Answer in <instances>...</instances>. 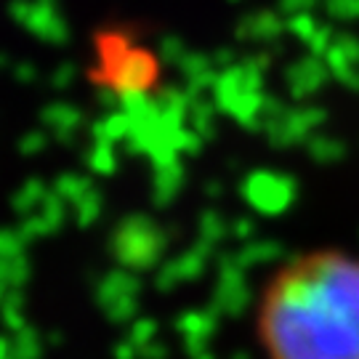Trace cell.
Segmentation results:
<instances>
[{"instance_id": "cell-1", "label": "cell", "mask_w": 359, "mask_h": 359, "mask_svg": "<svg viewBox=\"0 0 359 359\" xmlns=\"http://www.w3.org/2000/svg\"><path fill=\"white\" fill-rule=\"evenodd\" d=\"M256 335L266 359H359V258L311 250L274 271Z\"/></svg>"}, {"instance_id": "cell-2", "label": "cell", "mask_w": 359, "mask_h": 359, "mask_svg": "<svg viewBox=\"0 0 359 359\" xmlns=\"http://www.w3.org/2000/svg\"><path fill=\"white\" fill-rule=\"evenodd\" d=\"M104 69L112 77V83L130 86V90L147 88L157 77V67L149 51L136 48L130 40H123L117 35H109L104 43Z\"/></svg>"}, {"instance_id": "cell-3", "label": "cell", "mask_w": 359, "mask_h": 359, "mask_svg": "<svg viewBox=\"0 0 359 359\" xmlns=\"http://www.w3.org/2000/svg\"><path fill=\"white\" fill-rule=\"evenodd\" d=\"M293 197V187L283 184L274 176H261V194H256V203L266 210H283Z\"/></svg>"}]
</instances>
